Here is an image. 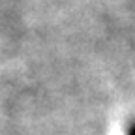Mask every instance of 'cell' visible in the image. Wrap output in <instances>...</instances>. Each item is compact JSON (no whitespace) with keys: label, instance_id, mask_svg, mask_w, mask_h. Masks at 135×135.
Listing matches in <instances>:
<instances>
[{"label":"cell","instance_id":"6da1fadb","mask_svg":"<svg viewBox=\"0 0 135 135\" xmlns=\"http://www.w3.org/2000/svg\"><path fill=\"white\" fill-rule=\"evenodd\" d=\"M128 135H135V124L129 128V131H128Z\"/></svg>","mask_w":135,"mask_h":135}]
</instances>
